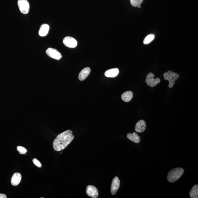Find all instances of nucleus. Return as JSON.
<instances>
[{"mask_svg":"<svg viewBox=\"0 0 198 198\" xmlns=\"http://www.w3.org/2000/svg\"><path fill=\"white\" fill-rule=\"evenodd\" d=\"M74 136L72 131L68 130L58 135L53 142L54 150L59 152L64 149L71 143Z\"/></svg>","mask_w":198,"mask_h":198,"instance_id":"nucleus-1","label":"nucleus"},{"mask_svg":"<svg viewBox=\"0 0 198 198\" xmlns=\"http://www.w3.org/2000/svg\"><path fill=\"white\" fill-rule=\"evenodd\" d=\"M184 169L181 168L172 169L168 173L167 179L170 182H174L178 180L184 174Z\"/></svg>","mask_w":198,"mask_h":198,"instance_id":"nucleus-2","label":"nucleus"},{"mask_svg":"<svg viewBox=\"0 0 198 198\" xmlns=\"http://www.w3.org/2000/svg\"><path fill=\"white\" fill-rule=\"evenodd\" d=\"M179 77V74L171 71H169L164 74V79L167 80L169 81V86L170 88H172L173 87L175 83V81L178 79Z\"/></svg>","mask_w":198,"mask_h":198,"instance_id":"nucleus-3","label":"nucleus"},{"mask_svg":"<svg viewBox=\"0 0 198 198\" xmlns=\"http://www.w3.org/2000/svg\"><path fill=\"white\" fill-rule=\"evenodd\" d=\"M154 74L150 72L147 74L146 82L150 87H154L160 82V79L157 77L154 78Z\"/></svg>","mask_w":198,"mask_h":198,"instance_id":"nucleus-4","label":"nucleus"},{"mask_svg":"<svg viewBox=\"0 0 198 198\" xmlns=\"http://www.w3.org/2000/svg\"><path fill=\"white\" fill-rule=\"evenodd\" d=\"M18 5L21 13L24 14H27L29 12V4L27 0H18Z\"/></svg>","mask_w":198,"mask_h":198,"instance_id":"nucleus-5","label":"nucleus"},{"mask_svg":"<svg viewBox=\"0 0 198 198\" xmlns=\"http://www.w3.org/2000/svg\"><path fill=\"white\" fill-rule=\"evenodd\" d=\"M46 53L49 57L57 60H59L62 58V55L60 52L55 49L48 48L46 51Z\"/></svg>","mask_w":198,"mask_h":198,"instance_id":"nucleus-6","label":"nucleus"},{"mask_svg":"<svg viewBox=\"0 0 198 198\" xmlns=\"http://www.w3.org/2000/svg\"><path fill=\"white\" fill-rule=\"evenodd\" d=\"M63 43L66 47L74 48L77 46V43L75 39L72 37L67 36L63 39Z\"/></svg>","mask_w":198,"mask_h":198,"instance_id":"nucleus-7","label":"nucleus"},{"mask_svg":"<svg viewBox=\"0 0 198 198\" xmlns=\"http://www.w3.org/2000/svg\"><path fill=\"white\" fill-rule=\"evenodd\" d=\"M86 193L88 196L93 198H97L99 197V191L94 186H88L86 188Z\"/></svg>","mask_w":198,"mask_h":198,"instance_id":"nucleus-8","label":"nucleus"},{"mask_svg":"<svg viewBox=\"0 0 198 198\" xmlns=\"http://www.w3.org/2000/svg\"><path fill=\"white\" fill-rule=\"evenodd\" d=\"M120 186V181L118 177L113 179L112 182L111 192L112 194L114 195L117 193Z\"/></svg>","mask_w":198,"mask_h":198,"instance_id":"nucleus-9","label":"nucleus"},{"mask_svg":"<svg viewBox=\"0 0 198 198\" xmlns=\"http://www.w3.org/2000/svg\"><path fill=\"white\" fill-rule=\"evenodd\" d=\"M146 129V123L144 120H140L135 125V130L136 132L139 133L145 132Z\"/></svg>","mask_w":198,"mask_h":198,"instance_id":"nucleus-10","label":"nucleus"},{"mask_svg":"<svg viewBox=\"0 0 198 198\" xmlns=\"http://www.w3.org/2000/svg\"><path fill=\"white\" fill-rule=\"evenodd\" d=\"M91 72L90 68L86 67L82 70L78 76V78L80 81H83L88 76Z\"/></svg>","mask_w":198,"mask_h":198,"instance_id":"nucleus-11","label":"nucleus"},{"mask_svg":"<svg viewBox=\"0 0 198 198\" xmlns=\"http://www.w3.org/2000/svg\"><path fill=\"white\" fill-rule=\"evenodd\" d=\"M119 73V71L118 68H113V69L108 70L106 71L105 75L107 77L114 78V77H117Z\"/></svg>","mask_w":198,"mask_h":198,"instance_id":"nucleus-12","label":"nucleus"},{"mask_svg":"<svg viewBox=\"0 0 198 198\" xmlns=\"http://www.w3.org/2000/svg\"><path fill=\"white\" fill-rule=\"evenodd\" d=\"M22 177L20 173H15L13 174L11 179V184L13 186L19 185L21 181Z\"/></svg>","mask_w":198,"mask_h":198,"instance_id":"nucleus-13","label":"nucleus"},{"mask_svg":"<svg viewBox=\"0 0 198 198\" xmlns=\"http://www.w3.org/2000/svg\"><path fill=\"white\" fill-rule=\"evenodd\" d=\"M49 29L50 27L48 24H43L40 27L39 34L40 36H45L48 34Z\"/></svg>","mask_w":198,"mask_h":198,"instance_id":"nucleus-14","label":"nucleus"},{"mask_svg":"<svg viewBox=\"0 0 198 198\" xmlns=\"http://www.w3.org/2000/svg\"><path fill=\"white\" fill-rule=\"evenodd\" d=\"M127 138L135 143H139L141 141L140 137L137 134L135 133V132H133L132 134L128 133L127 134Z\"/></svg>","mask_w":198,"mask_h":198,"instance_id":"nucleus-15","label":"nucleus"},{"mask_svg":"<svg viewBox=\"0 0 198 198\" xmlns=\"http://www.w3.org/2000/svg\"><path fill=\"white\" fill-rule=\"evenodd\" d=\"M133 97V94L131 91H127L122 95V99L125 102H129L132 100Z\"/></svg>","mask_w":198,"mask_h":198,"instance_id":"nucleus-16","label":"nucleus"},{"mask_svg":"<svg viewBox=\"0 0 198 198\" xmlns=\"http://www.w3.org/2000/svg\"><path fill=\"white\" fill-rule=\"evenodd\" d=\"M190 197L191 198H198V185L196 184L193 186L190 192Z\"/></svg>","mask_w":198,"mask_h":198,"instance_id":"nucleus-17","label":"nucleus"},{"mask_svg":"<svg viewBox=\"0 0 198 198\" xmlns=\"http://www.w3.org/2000/svg\"><path fill=\"white\" fill-rule=\"evenodd\" d=\"M155 35L153 34H150L146 37L144 39V44H148L154 39Z\"/></svg>","mask_w":198,"mask_h":198,"instance_id":"nucleus-18","label":"nucleus"},{"mask_svg":"<svg viewBox=\"0 0 198 198\" xmlns=\"http://www.w3.org/2000/svg\"><path fill=\"white\" fill-rule=\"evenodd\" d=\"M131 4L134 7H137L141 5L144 0H130Z\"/></svg>","mask_w":198,"mask_h":198,"instance_id":"nucleus-19","label":"nucleus"},{"mask_svg":"<svg viewBox=\"0 0 198 198\" xmlns=\"http://www.w3.org/2000/svg\"><path fill=\"white\" fill-rule=\"evenodd\" d=\"M17 150L20 153V154H24L26 153L27 152V150L26 149L22 146H18L17 147Z\"/></svg>","mask_w":198,"mask_h":198,"instance_id":"nucleus-20","label":"nucleus"},{"mask_svg":"<svg viewBox=\"0 0 198 198\" xmlns=\"http://www.w3.org/2000/svg\"><path fill=\"white\" fill-rule=\"evenodd\" d=\"M32 161L33 162L34 164H35V166H36L40 168L41 167V163H40L39 161L37 160V159H34Z\"/></svg>","mask_w":198,"mask_h":198,"instance_id":"nucleus-21","label":"nucleus"},{"mask_svg":"<svg viewBox=\"0 0 198 198\" xmlns=\"http://www.w3.org/2000/svg\"><path fill=\"white\" fill-rule=\"evenodd\" d=\"M7 197L4 194H0V198H6Z\"/></svg>","mask_w":198,"mask_h":198,"instance_id":"nucleus-22","label":"nucleus"},{"mask_svg":"<svg viewBox=\"0 0 198 198\" xmlns=\"http://www.w3.org/2000/svg\"><path fill=\"white\" fill-rule=\"evenodd\" d=\"M137 7H138V8H140L141 7V5H138Z\"/></svg>","mask_w":198,"mask_h":198,"instance_id":"nucleus-23","label":"nucleus"}]
</instances>
